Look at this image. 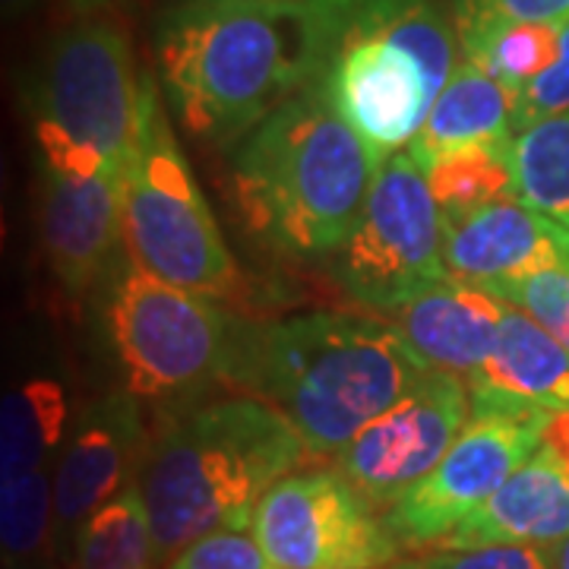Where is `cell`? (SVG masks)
<instances>
[{
	"label": "cell",
	"mask_w": 569,
	"mask_h": 569,
	"mask_svg": "<svg viewBox=\"0 0 569 569\" xmlns=\"http://www.w3.org/2000/svg\"><path fill=\"white\" fill-rule=\"evenodd\" d=\"M149 80L118 22L80 17L61 29L22 82L39 168L123 171L140 140Z\"/></svg>",
	"instance_id": "5b68a950"
},
{
	"label": "cell",
	"mask_w": 569,
	"mask_h": 569,
	"mask_svg": "<svg viewBox=\"0 0 569 569\" xmlns=\"http://www.w3.org/2000/svg\"><path fill=\"white\" fill-rule=\"evenodd\" d=\"M41 0H3V17L7 20H22L26 13H32Z\"/></svg>",
	"instance_id": "4dcf8cb0"
},
{
	"label": "cell",
	"mask_w": 569,
	"mask_h": 569,
	"mask_svg": "<svg viewBox=\"0 0 569 569\" xmlns=\"http://www.w3.org/2000/svg\"><path fill=\"white\" fill-rule=\"evenodd\" d=\"M383 162L329 104L320 86L282 104L231 159L247 228L288 260H332L358 222Z\"/></svg>",
	"instance_id": "277c9868"
},
{
	"label": "cell",
	"mask_w": 569,
	"mask_h": 569,
	"mask_svg": "<svg viewBox=\"0 0 569 569\" xmlns=\"http://www.w3.org/2000/svg\"><path fill=\"white\" fill-rule=\"evenodd\" d=\"M509 159L516 197L569 228V111L519 133Z\"/></svg>",
	"instance_id": "603a6c76"
},
{
	"label": "cell",
	"mask_w": 569,
	"mask_h": 569,
	"mask_svg": "<svg viewBox=\"0 0 569 569\" xmlns=\"http://www.w3.org/2000/svg\"><path fill=\"white\" fill-rule=\"evenodd\" d=\"M550 411L471 402V418L437 468L387 509L402 548L440 545L475 509L488 503L541 447Z\"/></svg>",
	"instance_id": "30bf717a"
},
{
	"label": "cell",
	"mask_w": 569,
	"mask_h": 569,
	"mask_svg": "<svg viewBox=\"0 0 569 569\" xmlns=\"http://www.w3.org/2000/svg\"><path fill=\"white\" fill-rule=\"evenodd\" d=\"M313 86L383 164L411 146L443 92L411 44L377 29H348L326 41Z\"/></svg>",
	"instance_id": "8fae6325"
},
{
	"label": "cell",
	"mask_w": 569,
	"mask_h": 569,
	"mask_svg": "<svg viewBox=\"0 0 569 569\" xmlns=\"http://www.w3.org/2000/svg\"><path fill=\"white\" fill-rule=\"evenodd\" d=\"M123 250L162 282L209 301H238L244 291L156 80L146 89L140 140L123 168Z\"/></svg>",
	"instance_id": "52a82bcc"
},
{
	"label": "cell",
	"mask_w": 569,
	"mask_h": 569,
	"mask_svg": "<svg viewBox=\"0 0 569 569\" xmlns=\"http://www.w3.org/2000/svg\"><path fill=\"white\" fill-rule=\"evenodd\" d=\"M92 320L114 387L140 402L174 411L224 383L231 313L146 272L127 250L92 291Z\"/></svg>",
	"instance_id": "8992f818"
},
{
	"label": "cell",
	"mask_w": 569,
	"mask_h": 569,
	"mask_svg": "<svg viewBox=\"0 0 569 569\" xmlns=\"http://www.w3.org/2000/svg\"><path fill=\"white\" fill-rule=\"evenodd\" d=\"M548 560L550 569H569V538L557 541V545H548Z\"/></svg>",
	"instance_id": "1f68e13d"
},
{
	"label": "cell",
	"mask_w": 569,
	"mask_h": 569,
	"mask_svg": "<svg viewBox=\"0 0 569 569\" xmlns=\"http://www.w3.org/2000/svg\"><path fill=\"white\" fill-rule=\"evenodd\" d=\"M560 51V26L550 22H512L481 32L459 44V58L478 63L493 80H500L509 92L526 89L538 80Z\"/></svg>",
	"instance_id": "d4e9b609"
},
{
	"label": "cell",
	"mask_w": 569,
	"mask_h": 569,
	"mask_svg": "<svg viewBox=\"0 0 569 569\" xmlns=\"http://www.w3.org/2000/svg\"><path fill=\"white\" fill-rule=\"evenodd\" d=\"M569 538V462L538 447L503 488L440 541L443 550L557 545Z\"/></svg>",
	"instance_id": "e0dca14e"
},
{
	"label": "cell",
	"mask_w": 569,
	"mask_h": 569,
	"mask_svg": "<svg viewBox=\"0 0 569 569\" xmlns=\"http://www.w3.org/2000/svg\"><path fill=\"white\" fill-rule=\"evenodd\" d=\"M449 17L456 26V39L462 44L481 32L512 22L563 26L569 20V0H449Z\"/></svg>",
	"instance_id": "484cf974"
},
{
	"label": "cell",
	"mask_w": 569,
	"mask_h": 569,
	"mask_svg": "<svg viewBox=\"0 0 569 569\" xmlns=\"http://www.w3.org/2000/svg\"><path fill=\"white\" fill-rule=\"evenodd\" d=\"M468 418L471 387L447 370H430L399 406L365 427L336 456V468L373 507L387 512L437 468L466 430Z\"/></svg>",
	"instance_id": "7c38bea8"
},
{
	"label": "cell",
	"mask_w": 569,
	"mask_h": 569,
	"mask_svg": "<svg viewBox=\"0 0 569 569\" xmlns=\"http://www.w3.org/2000/svg\"><path fill=\"white\" fill-rule=\"evenodd\" d=\"M387 569H550L541 545H490V548L437 550L425 560H406Z\"/></svg>",
	"instance_id": "f546056e"
},
{
	"label": "cell",
	"mask_w": 569,
	"mask_h": 569,
	"mask_svg": "<svg viewBox=\"0 0 569 569\" xmlns=\"http://www.w3.org/2000/svg\"><path fill=\"white\" fill-rule=\"evenodd\" d=\"M0 545L7 569H39L41 560L58 550L54 471L0 481Z\"/></svg>",
	"instance_id": "cb8c5ba5"
},
{
	"label": "cell",
	"mask_w": 569,
	"mask_h": 569,
	"mask_svg": "<svg viewBox=\"0 0 569 569\" xmlns=\"http://www.w3.org/2000/svg\"><path fill=\"white\" fill-rule=\"evenodd\" d=\"M490 295L526 310L569 351V269H550L526 282L503 284Z\"/></svg>",
	"instance_id": "4316f807"
},
{
	"label": "cell",
	"mask_w": 569,
	"mask_h": 569,
	"mask_svg": "<svg viewBox=\"0 0 569 569\" xmlns=\"http://www.w3.org/2000/svg\"><path fill=\"white\" fill-rule=\"evenodd\" d=\"M430 370L387 317L310 310L279 320L231 317L224 383L279 408L310 459H336Z\"/></svg>",
	"instance_id": "6da1fadb"
},
{
	"label": "cell",
	"mask_w": 569,
	"mask_h": 569,
	"mask_svg": "<svg viewBox=\"0 0 569 569\" xmlns=\"http://www.w3.org/2000/svg\"><path fill=\"white\" fill-rule=\"evenodd\" d=\"M146 443L142 402L127 389H108L80 408L54 466L58 548L73 545L82 522L137 481Z\"/></svg>",
	"instance_id": "4fadbf2b"
},
{
	"label": "cell",
	"mask_w": 569,
	"mask_h": 569,
	"mask_svg": "<svg viewBox=\"0 0 569 569\" xmlns=\"http://www.w3.org/2000/svg\"><path fill=\"white\" fill-rule=\"evenodd\" d=\"M443 263L449 279L497 291L569 269V228L507 197L466 216H443Z\"/></svg>",
	"instance_id": "9a60e30c"
},
{
	"label": "cell",
	"mask_w": 569,
	"mask_h": 569,
	"mask_svg": "<svg viewBox=\"0 0 569 569\" xmlns=\"http://www.w3.org/2000/svg\"><path fill=\"white\" fill-rule=\"evenodd\" d=\"M329 269L346 295L387 317L447 282L443 212L430 193L427 171L408 152L392 156L377 171L361 216Z\"/></svg>",
	"instance_id": "ba28073f"
},
{
	"label": "cell",
	"mask_w": 569,
	"mask_h": 569,
	"mask_svg": "<svg viewBox=\"0 0 569 569\" xmlns=\"http://www.w3.org/2000/svg\"><path fill=\"white\" fill-rule=\"evenodd\" d=\"M305 459L291 421L253 396L164 411L137 475L159 569L203 535L250 529L266 490Z\"/></svg>",
	"instance_id": "3957f363"
},
{
	"label": "cell",
	"mask_w": 569,
	"mask_h": 569,
	"mask_svg": "<svg viewBox=\"0 0 569 569\" xmlns=\"http://www.w3.org/2000/svg\"><path fill=\"white\" fill-rule=\"evenodd\" d=\"M164 569H276L253 529H219L197 538Z\"/></svg>",
	"instance_id": "83f0119b"
},
{
	"label": "cell",
	"mask_w": 569,
	"mask_h": 569,
	"mask_svg": "<svg viewBox=\"0 0 569 569\" xmlns=\"http://www.w3.org/2000/svg\"><path fill=\"white\" fill-rule=\"evenodd\" d=\"M70 427L67 380L58 370L36 367L13 377L0 406V481L54 471Z\"/></svg>",
	"instance_id": "ffe728a7"
},
{
	"label": "cell",
	"mask_w": 569,
	"mask_h": 569,
	"mask_svg": "<svg viewBox=\"0 0 569 569\" xmlns=\"http://www.w3.org/2000/svg\"><path fill=\"white\" fill-rule=\"evenodd\" d=\"M569 111V20L560 26V51L548 70L531 80L526 89L516 92V111H512V133H526L538 123L550 121Z\"/></svg>",
	"instance_id": "f1b7e54d"
},
{
	"label": "cell",
	"mask_w": 569,
	"mask_h": 569,
	"mask_svg": "<svg viewBox=\"0 0 569 569\" xmlns=\"http://www.w3.org/2000/svg\"><path fill=\"white\" fill-rule=\"evenodd\" d=\"M39 241L63 291L92 295L123 250V171L39 168Z\"/></svg>",
	"instance_id": "5bb4252c"
},
{
	"label": "cell",
	"mask_w": 569,
	"mask_h": 569,
	"mask_svg": "<svg viewBox=\"0 0 569 569\" xmlns=\"http://www.w3.org/2000/svg\"><path fill=\"white\" fill-rule=\"evenodd\" d=\"M108 3H114V0H70V7H73L80 17H92V13L104 10Z\"/></svg>",
	"instance_id": "d6a6232c"
},
{
	"label": "cell",
	"mask_w": 569,
	"mask_h": 569,
	"mask_svg": "<svg viewBox=\"0 0 569 569\" xmlns=\"http://www.w3.org/2000/svg\"><path fill=\"white\" fill-rule=\"evenodd\" d=\"M307 0H168L156 20L164 102L190 137L228 149L323 73Z\"/></svg>",
	"instance_id": "7a4b0ae2"
},
{
	"label": "cell",
	"mask_w": 569,
	"mask_h": 569,
	"mask_svg": "<svg viewBox=\"0 0 569 569\" xmlns=\"http://www.w3.org/2000/svg\"><path fill=\"white\" fill-rule=\"evenodd\" d=\"M509 142H478L447 152L427 168L430 193L443 216H466L481 206L516 197V171Z\"/></svg>",
	"instance_id": "7402d4cb"
},
{
	"label": "cell",
	"mask_w": 569,
	"mask_h": 569,
	"mask_svg": "<svg viewBox=\"0 0 569 569\" xmlns=\"http://www.w3.org/2000/svg\"><path fill=\"white\" fill-rule=\"evenodd\" d=\"M70 548L73 569H159L152 522L137 481L96 509Z\"/></svg>",
	"instance_id": "44dd1931"
},
{
	"label": "cell",
	"mask_w": 569,
	"mask_h": 569,
	"mask_svg": "<svg viewBox=\"0 0 569 569\" xmlns=\"http://www.w3.org/2000/svg\"><path fill=\"white\" fill-rule=\"evenodd\" d=\"M253 535L276 569H387L399 538L339 468L291 471L266 490Z\"/></svg>",
	"instance_id": "9c48e42d"
},
{
	"label": "cell",
	"mask_w": 569,
	"mask_h": 569,
	"mask_svg": "<svg viewBox=\"0 0 569 569\" xmlns=\"http://www.w3.org/2000/svg\"><path fill=\"white\" fill-rule=\"evenodd\" d=\"M503 310V298L447 279L389 313V320L433 370H447L471 383L500 346Z\"/></svg>",
	"instance_id": "2e32d148"
},
{
	"label": "cell",
	"mask_w": 569,
	"mask_h": 569,
	"mask_svg": "<svg viewBox=\"0 0 569 569\" xmlns=\"http://www.w3.org/2000/svg\"><path fill=\"white\" fill-rule=\"evenodd\" d=\"M471 402L569 411V351L526 310H503L500 346L481 373L468 383Z\"/></svg>",
	"instance_id": "ac0fdd59"
},
{
	"label": "cell",
	"mask_w": 569,
	"mask_h": 569,
	"mask_svg": "<svg viewBox=\"0 0 569 569\" xmlns=\"http://www.w3.org/2000/svg\"><path fill=\"white\" fill-rule=\"evenodd\" d=\"M516 92L485 73L478 63L459 58L452 77L437 96L421 133L406 152L418 168H430L447 152L478 146V142H509L512 133Z\"/></svg>",
	"instance_id": "d6986e66"
}]
</instances>
